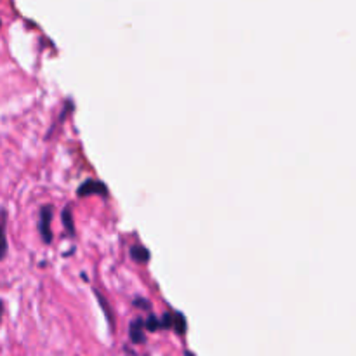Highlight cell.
Wrapping results in <instances>:
<instances>
[{
  "label": "cell",
  "instance_id": "8fae6325",
  "mask_svg": "<svg viewBox=\"0 0 356 356\" xmlns=\"http://www.w3.org/2000/svg\"><path fill=\"white\" fill-rule=\"evenodd\" d=\"M2 316H3V301L0 299V323H2Z\"/></svg>",
  "mask_w": 356,
  "mask_h": 356
},
{
  "label": "cell",
  "instance_id": "8992f818",
  "mask_svg": "<svg viewBox=\"0 0 356 356\" xmlns=\"http://www.w3.org/2000/svg\"><path fill=\"white\" fill-rule=\"evenodd\" d=\"M131 257L136 261V263L146 264L149 261V257H152V254H149V250L145 249V247L134 245L131 247Z\"/></svg>",
  "mask_w": 356,
  "mask_h": 356
},
{
  "label": "cell",
  "instance_id": "9c48e42d",
  "mask_svg": "<svg viewBox=\"0 0 356 356\" xmlns=\"http://www.w3.org/2000/svg\"><path fill=\"white\" fill-rule=\"evenodd\" d=\"M145 329L148 330V332H159V330H162V329H160V318H159V316L149 315L148 318L145 320Z\"/></svg>",
  "mask_w": 356,
  "mask_h": 356
},
{
  "label": "cell",
  "instance_id": "30bf717a",
  "mask_svg": "<svg viewBox=\"0 0 356 356\" xmlns=\"http://www.w3.org/2000/svg\"><path fill=\"white\" fill-rule=\"evenodd\" d=\"M134 305H138V306H141V308H145V309H149V305L146 301H141V299H139V301H136Z\"/></svg>",
  "mask_w": 356,
  "mask_h": 356
},
{
  "label": "cell",
  "instance_id": "7c38bea8",
  "mask_svg": "<svg viewBox=\"0 0 356 356\" xmlns=\"http://www.w3.org/2000/svg\"><path fill=\"white\" fill-rule=\"evenodd\" d=\"M184 356H197V355L191 353V351H184Z\"/></svg>",
  "mask_w": 356,
  "mask_h": 356
},
{
  "label": "cell",
  "instance_id": "6da1fadb",
  "mask_svg": "<svg viewBox=\"0 0 356 356\" xmlns=\"http://www.w3.org/2000/svg\"><path fill=\"white\" fill-rule=\"evenodd\" d=\"M52 218H54V207L52 205H42L38 212V233L44 243L52 242Z\"/></svg>",
  "mask_w": 356,
  "mask_h": 356
},
{
  "label": "cell",
  "instance_id": "3957f363",
  "mask_svg": "<svg viewBox=\"0 0 356 356\" xmlns=\"http://www.w3.org/2000/svg\"><path fill=\"white\" fill-rule=\"evenodd\" d=\"M129 337L134 344H145L146 343V329H145V320L136 318L132 320L129 325Z\"/></svg>",
  "mask_w": 356,
  "mask_h": 356
},
{
  "label": "cell",
  "instance_id": "5b68a950",
  "mask_svg": "<svg viewBox=\"0 0 356 356\" xmlns=\"http://www.w3.org/2000/svg\"><path fill=\"white\" fill-rule=\"evenodd\" d=\"M61 221H63V226H65L66 233H68L70 236H75V222H73V214H72V207H70V205H66V207L63 209Z\"/></svg>",
  "mask_w": 356,
  "mask_h": 356
},
{
  "label": "cell",
  "instance_id": "52a82bcc",
  "mask_svg": "<svg viewBox=\"0 0 356 356\" xmlns=\"http://www.w3.org/2000/svg\"><path fill=\"white\" fill-rule=\"evenodd\" d=\"M177 336H184L188 330V322L184 318L183 313H174V318H172V329Z\"/></svg>",
  "mask_w": 356,
  "mask_h": 356
},
{
  "label": "cell",
  "instance_id": "ba28073f",
  "mask_svg": "<svg viewBox=\"0 0 356 356\" xmlns=\"http://www.w3.org/2000/svg\"><path fill=\"white\" fill-rule=\"evenodd\" d=\"M96 298H97V301H99L101 308H103L104 315H106L108 322H110V327H111V329H113V327H115V320H113V313H111V309H110V305H106V299H104L103 296L99 294V292H96Z\"/></svg>",
  "mask_w": 356,
  "mask_h": 356
},
{
  "label": "cell",
  "instance_id": "7a4b0ae2",
  "mask_svg": "<svg viewBox=\"0 0 356 356\" xmlns=\"http://www.w3.org/2000/svg\"><path fill=\"white\" fill-rule=\"evenodd\" d=\"M76 195L79 197H90V195H97V197H108V188L106 184L101 183L97 179H86L76 190Z\"/></svg>",
  "mask_w": 356,
  "mask_h": 356
},
{
  "label": "cell",
  "instance_id": "4fadbf2b",
  "mask_svg": "<svg viewBox=\"0 0 356 356\" xmlns=\"http://www.w3.org/2000/svg\"><path fill=\"white\" fill-rule=\"evenodd\" d=\"M0 26H2V21H0Z\"/></svg>",
  "mask_w": 356,
  "mask_h": 356
},
{
  "label": "cell",
  "instance_id": "277c9868",
  "mask_svg": "<svg viewBox=\"0 0 356 356\" xmlns=\"http://www.w3.org/2000/svg\"><path fill=\"white\" fill-rule=\"evenodd\" d=\"M9 252V242H7V233H6V214L2 212L0 218V261H3Z\"/></svg>",
  "mask_w": 356,
  "mask_h": 356
}]
</instances>
